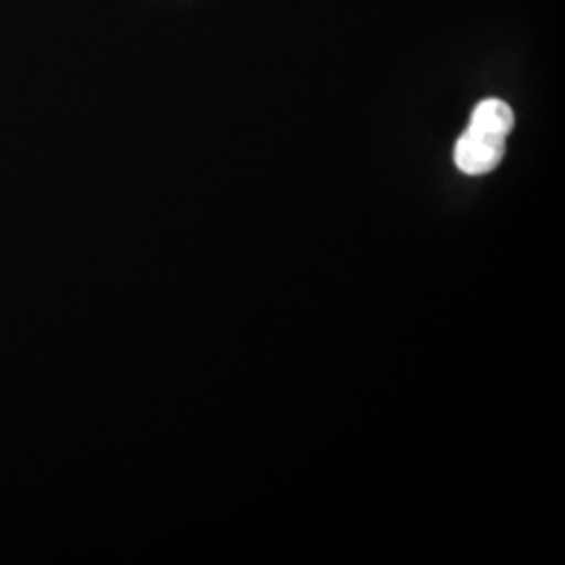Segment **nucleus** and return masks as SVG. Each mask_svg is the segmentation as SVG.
Instances as JSON below:
<instances>
[{"label":"nucleus","instance_id":"f03ea898","mask_svg":"<svg viewBox=\"0 0 565 565\" xmlns=\"http://www.w3.org/2000/svg\"><path fill=\"white\" fill-rule=\"evenodd\" d=\"M513 124H515L513 109L501 99H484L473 109L469 120V126L486 128L503 137H509V132L513 130Z\"/></svg>","mask_w":565,"mask_h":565},{"label":"nucleus","instance_id":"f257e3e1","mask_svg":"<svg viewBox=\"0 0 565 565\" xmlns=\"http://www.w3.org/2000/svg\"><path fill=\"white\" fill-rule=\"evenodd\" d=\"M505 145L507 137L503 135L478 126H467L461 139L455 145V163L469 177L488 174L503 162Z\"/></svg>","mask_w":565,"mask_h":565}]
</instances>
